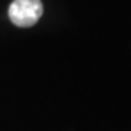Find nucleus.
<instances>
[{
  "mask_svg": "<svg viewBox=\"0 0 131 131\" xmlns=\"http://www.w3.org/2000/svg\"><path fill=\"white\" fill-rule=\"evenodd\" d=\"M43 15L40 0H14L8 8V16L15 26L27 28L36 24Z\"/></svg>",
  "mask_w": 131,
  "mask_h": 131,
  "instance_id": "obj_1",
  "label": "nucleus"
}]
</instances>
